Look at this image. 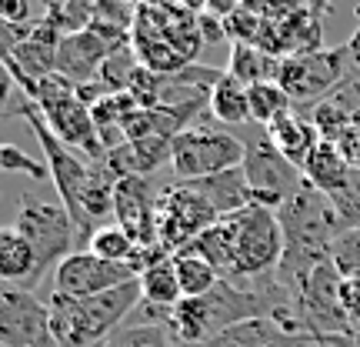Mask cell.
I'll return each instance as SVG.
<instances>
[{"mask_svg":"<svg viewBox=\"0 0 360 347\" xmlns=\"http://www.w3.org/2000/svg\"><path fill=\"white\" fill-rule=\"evenodd\" d=\"M283 227V260L277 267L283 287H290L297 294V287L307 281L314 270L327 264L334 254V244L344 237V220L334 210L330 197L321 194L317 187H310L304 180V187L277 210Z\"/></svg>","mask_w":360,"mask_h":347,"instance_id":"1","label":"cell"},{"mask_svg":"<svg viewBox=\"0 0 360 347\" xmlns=\"http://www.w3.org/2000/svg\"><path fill=\"white\" fill-rule=\"evenodd\" d=\"M141 301H143L141 277L97 297H67L53 291L47 308H51V327L53 337H57V347L107 344L124 327V321L137 310Z\"/></svg>","mask_w":360,"mask_h":347,"instance_id":"2","label":"cell"},{"mask_svg":"<svg viewBox=\"0 0 360 347\" xmlns=\"http://www.w3.org/2000/svg\"><path fill=\"white\" fill-rule=\"evenodd\" d=\"M7 117H24L27 124H30V130L37 134L44 160H47V168H51V180H53V187H57V194H60V204L67 207V214H70L74 227H77V244L90 247V237L101 231V227L87 217V210H84V191H87L94 160L84 157V154H77V151H70L67 144L57 141V134H53L51 124L44 120V114L37 111V103L34 101L11 103Z\"/></svg>","mask_w":360,"mask_h":347,"instance_id":"3","label":"cell"},{"mask_svg":"<svg viewBox=\"0 0 360 347\" xmlns=\"http://www.w3.org/2000/svg\"><path fill=\"white\" fill-rule=\"evenodd\" d=\"M247 147L244 141L231 134L224 124H210V114L174 137L170 151V168L177 180H204L224 170L244 168Z\"/></svg>","mask_w":360,"mask_h":347,"instance_id":"4","label":"cell"},{"mask_svg":"<svg viewBox=\"0 0 360 347\" xmlns=\"http://www.w3.org/2000/svg\"><path fill=\"white\" fill-rule=\"evenodd\" d=\"M240 141L247 147L244 174L247 184H250V204L267 207V210L277 214L304 187V174L270 144L267 127L247 124V127H240Z\"/></svg>","mask_w":360,"mask_h":347,"instance_id":"5","label":"cell"},{"mask_svg":"<svg viewBox=\"0 0 360 347\" xmlns=\"http://www.w3.org/2000/svg\"><path fill=\"white\" fill-rule=\"evenodd\" d=\"M13 227L20 231L30 251H34V260H37V270H34V284L30 291L37 287L47 270H57L64 264L74 247H77V227L67 214L64 204H47V201H34V197H24L20 204V214L13 220Z\"/></svg>","mask_w":360,"mask_h":347,"instance_id":"6","label":"cell"},{"mask_svg":"<svg viewBox=\"0 0 360 347\" xmlns=\"http://www.w3.org/2000/svg\"><path fill=\"white\" fill-rule=\"evenodd\" d=\"M231 227H233V270L227 281L264 277V274H274L281 267L283 227L274 210L250 204L240 214H231Z\"/></svg>","mask_w":360,"mask_h":347,"instance_id":"7","label":"cell"},{"mask_svg":"<svg viewBox=\"0 0 360 347\" xmlns=\"http://www.w3.org/2000/svg\"><path fill=\"white\" fill-rule=\"evenodd\" d=\"M344 80H350V57L347 44H340L334 51L300 53V57H281L277 84L287 90V97L294 101L297 111L321 103L330 90H337Z\"/></svg>","mask_w":360,"mask_h":347,"instance_id":"8","label":"cell"},{"mask_svg":"<svg viewBox=\"0 0 360 347\" xmlns=\"http://www.w3.org/2000/svg\"><path fill=\"white\" fill-rule=\"evenodd\" d=\"M340 287H344V277H340V270H337L330 260L321 264L307 281L297 287V317H300V327H304L317 344L357 331V327L350 324L347 310H344Z\"/></svg>","mask_w":360,"mask_h":347,"instance_id":"9","label":"cell"},{"mask_svg":"<svg viewBox=\"0 0 360 347\" xmlns=\"http://www.w3.org/2000/svg\"><path fill=\"white\" fill-rule=\"evenodd\" d=\"M220 214L210 207L204 194H197L187 180L170 184L167 191H160V207H157V231H160V244L170 254L184 251L193 244L207 227H214Z\"/></svg>","mask_w":360,"mask_h":347,"instance_id":"10","label":"cell"},{"mask_svg":"<svg viewBox=\"0 0 360 347\" xmlns=\"http://www.w3.org/2000/svg\"><path fill=\"white\" fill-rule=\"evenodd\" d=\"M0 344L4 347H57L51 308L30 291L0 284Z\"/></svg>","mask_w":360,"mask_h":347,"instance_id":"11","label":"cell"},{"mask_svg":"<svg viewBox=\"0 0 360 347\" xmlns=\"http://www.w3.org/2000/svg\"><path fill=\"white\" fill-rule=\"evenodd\" d=\"M130 281H137V270L130 264H110L90 251H74L53 270V291L67 297H97Z\"/></svg>","mask_w":360,"mask_h":347,"instance_id":"12","label":"cell"},{"mask_svg":"<svg viewBox=\"0 0 360 347\" xmlns=\"http://www.w3.org/2000/svg\"><path fill=\"white\" fill-rule=\"evenodd\" d=\"M157 207H160V194L154 191L150 177L134 174L124 177L114 191V224L120 231L130 234V241L137 247H154L160 244V231H157Z\"/></svg>","mask_w":360,"mask_h":347,"instance_id":"13","label":"cell"},{"mask_svg":"<svg viewBox=\"0 0 360 347\" xmlns=\"http://www.w3.org/2000/svg\"><path fill=\"white\" fill-rule=\"evenodd\" d=\"M114 47L97 34V30H80L70 37L60 40V51H57V74L67 77L70 84H90L97 80L101 67L110 61Z\"/></svg>","mask_w":360,"mask_h":347,"instance_id":"14","label":"cell"},{"mask_svg":"<svg viewBox=\"0 0 360 347\" xmlns=\"http://www.w3.org/2000/svg\"><path fill=\"white\" fill-rule=\"evenodd\" d=\"M191 347H321V344H314L310 337L290 334L287 327H281V324L270 321V317H257V321L233 324L224 334L210 337L204 344H191Z\"/></svg>","mask_w":360,"mask_h":347,"instance_id":"15","label":"cell"},{"mask_svg":"<svg viewBox=\"0 0 360 347\" xmlns=\"http://www.w3.org/2000/svg\"><path fill=\"white\" fill-rule=\"evenodd\" d=\"M270 144L281 151L294 168H304V160L310 157V151L321 144V134L310 124V117H304L300 111H287L274 124H267Z\"/></svg>","mask_w":360,"mask_h":347,"instance_id":"16","label":"cell"},{"mask_svg":"<svg viewBox=\"0 0 360 347\" xmlns=\"http://www.w3.org/2000/svg\"><path fill=\"white\" fill-rule=\"evenodd\" d=\"M187 184L197 194H204L220 217H231V214H240L250 207V184H247L244 168L224 170V174H214L204 180H187Z\"/></svg>","mask_w":360,"mask_h":347,"instance_id":"17","label":"cell"},{"mask_svg":"<svg viewBox=\"0 0 360 347\" xmlns=\"http://www.w3.org/2000/svg\"><path fill=\"white\" fill-rule=\"evenodd\" d=\"M300 174H304V180H307L310 187H317L321 194L334 197L337 191L347 187L350 164L344 160V154H340V147H337L334 141H321L314 151H310L307 160H304Z\"/></svg>","mask_w":360,"mask_h":347,"instance_id":"18","label":"cell"},{"mask_svg":"<svg viewBox=\"0 0 360 347\" xmlns=\"http://www.w3.org/2000/svg\"><path fill=\"white\" fill-rule=\"evenodd\" d=\"M34 270H37V260H34V251L27 244L17 227H4L0 231V277L4 284H13L20 291H30L34 284ZM34 294V291H30Z\"/></svg>","mask_w":360,"mask_h":347,"instance_id":"19","label":"cell"},{"mask_svg":"<svg viewBox=\"0 0 360 347\" xmlns=\"http://www.w3.org/2000/svg\"><path fill=\"white\" fill-rule=\"evenodd\" d=\"M233 80H240L244 87H254V84H267V80H277V70H281V57L260 51L257 44H233L231 47V64L224 67Z\"/></svg>","mask_w":360,"mask_h":347,"instance_id":"20","label":"cell"},{"mask_svg":"<svg viewBox=\"0 0 360 347\" xmlns=\"http://www.w3.org/2000/svg\"><path fill=\"white\" fill-rule=\"evenodd\" d=\"M210 117L224 124V127H247L250 120V97L240 80H233L231 74L220 80L214 94H210Z\"/></svg>","mask_w":360,"mask_h":347,"instance_id":"21","label":"cell"},{"mask_svg":"<svg viewBox=\"0 0 360 347\" xmlns=\"http://www.w3.org/2000/svg\"><path fill=\"white\" fill-rule=\"evenodd\" d=\"M141 291L143 301L154 304V308L174 310L184 301V291H180V277H177V264H174V254L164 258L160 264H154L150 270L141 274Z\"/></svg>","mask_w":360,"mask_h":347,"instance_id":"22","label":"cell"},{"mask_svg":"<svg viewBox=\"0 0 360 347\" xmlns=\"http://www.w3.org/2000/svg\"><path fill=\"white\" fill-rule=\"evenodd\" d=\"M174 264H177V277H180L184 297H204L220 284L217 267H214L210 260L200 258L197 251H191V247L177 251V254H174Z\"/></svg>","mask_w":360,"mask_h":347,"instance_id":"23","label":"cell"},{"mask_svg":"<svg viewBox=\"0 0 360 347\" xmlns=\"http://www.w3.org/2000/svg\"><path fill=\"white\" fill-rule=\"evenodd\" d=\"M247 97H250V120L260 124V127H267V124H274L281 114L294 111V101L287 97V90H283L277 80L247 87Z\"/></svg>","mask_w":360,"mask_h":347,"instance_id":"24","label":"cell"},{"mask_svg":"<svg viewBox=\"0 0 360 347\" xmlns=\"http://www.w3.org/2000/svg\"><path fill=\"white\" fill-rule=\"evenodd\" d=\"M90 254H97V258L110 260V264H130L134 254H137V244L130 241L127 231H120L117 224H103L101 231L90 237Z\"/></svg>","mask_w":360,"mask_h":347,"instance_id":"25","label":"cell"},{"mask_svg":"<svg viewBox=\"0 0 360 347\" xmlns=\"http://www.w3.org/2000/svg\"><path fill=\"white\" fill-rule=\"evenodd\" d=\"M134 147V157H137V174L150 177L164 160H170V151H174V137H143V141H130Z\"/></svg>","mask_w":360,"mask_h":347,"instance_id":"26","label":"cell"},{"mask_svg":"<svg viewBox=\"0 0 360 347\" xmlns=\"http://www.w3.org/2000/svg\"><path fill=\"white\" fill-rule=\"evenodd\" d=\"M101 347H174V341H170L167 327H137V324H127V327H120Z\"/></svg>","mask_w":360,"mask_h":347,"instance_id":"27","label":"cell"},{"mask_svg":"<svg viewBox=\"0 0 360 347\" xmlns=\"http://www.w3.org/2000/svg\"><path fill=\"white\" fill-rule=\"evenodd\" d=\"M323 103L327 107H334L337 114H340V120L350 127H360V77L354 80H344L337 90H330L327 97H323Z\"/></svg>","mask_w":360,"mask_h":347,"instance_id":"28","label":"cell"},{"mask_svg":"<svg viewBox=\"0 0 360 347\" xmlns=\"http://www.w3.org/2000/svg\"><path fill=\"white\" fill-rule=\"evenodd\" d=\"M330 264L340 270L344 281H354L360 277V227H350L344 231V237L334 244V254H330Z\"/></svg>","mask_w":360,"mask_h":347,"instance_id":"29","label":"cell"},{"mask_svg":"<svg viewBox=\"0 0 360 347\" xmlns=\"http://www.w3.org/2000/svg\"><path fill=\"white\" fill-rule=\"evenodd\" d=\"M330 204H334V210L340 214V220H344V227H360V170H350V180L344 191H337L334 197H330Z\"/></svg>","mask_w":360,"mask_h":347,"instance_id":"30","label":"cell"},{"mask_svg":"<svg viewBox=\"0 0 360 347\" xmlns=\"http://www.w3.org/2000/svg\"><path fill=\"white\" fill-rule=\"evenodd\" d=\"M0 164H4V170H20V174H30L34 180H47V177H51L47 160H34L27 151L13 147V144H4V151H0Z\"/></svg>","mask_w":360,"mask_h":347,"instance_id":"31","label":"cell"},{"mask_svg":"<svg viewBox=\"0 0 360 347\" xmlns=\"http://www.w3.org/2000/svg\"><path fill=\"white\" fill-rule=\"evenodd\" d=\"M340 297H344V310H347L350 324L360 331V277H354V281H344V287H340Z\"/></svg>","mask_w":360,"mask_h":347,"instance_id":"32","label":"cell"},{"mask_svg":"<svg viewBox=\"0 0 360 347\" xmlns=\"http://www.w3.org/2000/svg\"><path fill=\"white\" fill-rule=\"evenodd\" d=\"M337 147H340L344 160L350 164V170H360V127H350L347 134L337 141Z\"/></svg>","mask_w":360,"mask_h":347,"instance_id":"33","label":"cell"},{"mask_svg":"<svg viewBox=\"0 0 360 347\" xmlns=\"http://www.w3.org/2000/svg\"><path fill=\"white\" fill-rule=\"evenodd\" d=\"M0 20H7V24H34L30 20V4H24V0H0Z\"/></svg>","mask_w":360,"mask_h":347,"instance_id":"34","label":"cell"},{"mask_svg":"<svg viewBox=\"0 0 360 347\" xmlns=\"http://www.w3.org/2000/svg\"><path fill=\"white\" fill-rule=\"evenodd\" d=\"M197 24H200V37H204V44L227 37V24H224L220 17H214V13L200 11V13H197Z\"/></svg>","mask_w":360,"mask_h":347,"instance_id":"35","label":"cell"},{"mask_svg":"<svg viewBox=\"0 0 360 347\" xmlns=\"http://www.w3.org/2000/svg\"><path fill=\"white\" fill-rule=\"evenodd\" d=\"M347 57H350V80H354V77H360V27L347 40Z\"/></svg>","mask_w":360,"mask_h":347,"instance_id":"36","label":"cell"},{"mask_svg":"<svg viewBox=\"0 0 360 347\" xmlns=\"http://www.w3.org/2000/svg\"><path fill=\"white\" fill-rule=\"evenodd\" d=\"M321 347H334V344H321Z\"/></svg>","mask_w":360,"mask_h":347,"instance_id":"37","label":"cell"}]
</instances>
